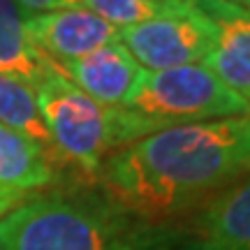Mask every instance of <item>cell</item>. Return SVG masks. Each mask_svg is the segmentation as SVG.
<instances>
[{
  "mask_svg": "<svg viewBox=\"0 0 250 250\" xmlns=\"http://www.w3.org/2000/svg\"><path fill=\"white\" fill-rule=\"evenodd\" d=\"M227 2H236V5H241V7H248L250 9V0H227Z\"/></svg>",
  "mask_w": 250,
  "mask_h": 250,
  "instance_id": "2e32d148",
  "label": "cell"
},
{
  "mask_svg": "<svg viewBox=\"0 0 250 250\" xmlns=\"http://www.w3.org/2000/svg\"><path fill=\"white\" fill-rule=\"evenodd\" d=\"M195 250H250V174L206 206Z\"/></svg>",
  "mask_w": 250,
  "mask_h": 250,
  "instance_id": "9c48e42d",
  "label": "cell"
},
{
  "mask_svg": "<svg viewBox=\"0 0 250 250\" xmlns=\"http://www.w3.org/2000/svg\"><path fill=\"white\" fill-rule=\"evenodd\" d=\"M195 2L213 26V46L202 65L250 104V9L227 0Z\"/></svg>",
  "mask_w": 250,
  "mask_h": 250,
  "instance_id": "52a82bcc",
  "label": "cell"
},
{
  "mask_svg": "<svg viewBox=\"0 0 250 250\" xmlns=\"http://www.w3.org/2000/svg\"><path fill=\"white\" fill-rule=\"evenodd\" d=\"M192 5L195 0H83L81 7L90 9L114 28L123 30L153 19L179 14Z\"/></svg>",
  "mask_w": 250,
  "mask_h": 250,
  "instance_id": "4fadbf2b",
  "label": "cell"
},
{
  "mask_svg": "<svg viewBox=\"0 0 250 250\" xmlns=\"http://www.w3.org/2000/svg\"><path fill=\"white\" fill-rule=\"evenodd\" d=\"M0 123L33 139L51 160L54 153H58L37 107L35 88L2 72H0Z\"/></svg>",
  "mask_w": 250,
  "mask_h": 250,
  "instance_id": "7c38bea8",
  "label": "cell"
},
{
  "mask_svg": "<svg viewBox=\"0 0 250 250\" xmlns=\"http://www.w3.org/2000/svg\"><path fill=\"white\" fill-rule=\"evenodd\" d=\"M28 14L17 0H0V72L40 86L54 67L28 35Z\"/></svg>",
  "mask_w": 250,
  "mask_h": 250,
  "instance_id": "8fae6325",
  "label": "cell"
},
{
  "mask_svg": "<svg viewBox=\"0 0 250 250\" xmlns=\"http://www.w3.org/2000/svg\"><path fill=\"white\" fill-rule=\"evenodd\" d=\"M0 250H167L160 232L107 197H30L0 220Z\"/></svg>",
  "mask_w": 250,
  "mask_h": 250,
  "instance_id": "7a4b0ae2",
  "label": "cell"
},
{
  "mask_svg": "<svg viewBox=\"0 0 250 250\" xmlns=\"http://www.w3.org/2000/svg\"><path fill=\"white\" fill-rule=\"evenodd\" d=\"M23 7L28 17L30 14H42V12H51V9H67V7H81L83 0H17Z\"/></svg>",
  "mask_w": 250,
  "mask_h": 250,
  "instance_id": "5bb4252c",
  "label": "cell"
},
{
  "mask_svg": "<svg viewBox=\"0 0 250 250\" xmlns=\"http://www.w3.org/2000/svg\"><path fill=\"white\" fill-rule=\"evenodd\" d=\"M54 67L88 98L114 109H127L144 74V67L121 40Z\"/></svg>",
  "mask_w": 250,
  "mask_h": 250,
  "instance_id": "ba28073f",
  "label": "cell"
},
{
  "mask_svg": "<svg viewBox=\"0 0 250 250\" xmlns=\"http://www.w3.org/2000/svg\"><path fill=\"white\" fill-rule=\"evenodd\" d=\"M121 42L148 72L204 62L213 46V26L197 7L121 30Z\"/></svg>",
  "mask_w": 250,
  "mask_h": 250,
  "instance_id": "5b68a950",
  "label": "cell"
},
{
  "mask_svg": "<svg viewBox=\"0 0 250 250\" xmlns=\"http://www.w3.org/2000/svg\"><path fill=\"white\" fill-rule=\"evenodd\" d=\"M127 109L167 127L250 116L248 102L202 62L160 72L144 70Z\"/></svg>",
  "mask_w": 250,
  "mask_h": 250,
  "instance_id": "277c9868",
  "label": "cell"
},
{
  "mask_svg": "<svg viewBox=\"0 0 250 250\" xmlns=\"http://www.w3.org/2000/svg\"><path fill=\"white\" fill-rule=\"evenodd\" d=\"M28 35L51 65L77 61L95 49L121 40V30L93 14L86 7L51 9L30 14L26 21Z\"/></svg>",
  "mask_w": 250,
  "mask_h": 250,
  "instance_id": "8992f818",
  "label": "cell"
},
{
  "mask_svg": "<svg viewBox=\"0 0 250 250\" xmlns=\"http://www.w3.org/2000/svg\"><path fill=\"white\" fill-rule=\"evenodd\" d=\"M21 202H23V195H17V192H12V190H2V188H0V220L17 204H21Z\"/></svg>",
  "mask_w": 250,
  "mask_h": 250,
  "instance_id": "9a60e30c",
  "label": "cell"
},
{
  "mask_svg": "<svg viewBox=\"0 0 250 250\" xmlns=\"http://www.w3.org/2000/svg\"><path fill=\"white\" fill-rule=\"evenodd\" d=\"M54 179V160L26 134L0 123V188L26 197L51 186Z\"/></svg>",
  "mask_w": 250,
  "mask_h": 250,
  "instance_id": "30bf717a",
  "label": "cell"
},
{
  "mask_svg": "<svg viewBox=\"0 0 250 250\" xmlns=\"http://www.w3.org/2000/svg\"><path fill=\"white\" fill-rule=\"evenodd\" d=\"M35 95L56 151L88 174H98L100 165L114 151L167 127L132 109L100 104L56 67L40 81Z\"/></svg>",
  "mask_w": 250,
  "mask_h": 250,
  "instance_id": "3957f363",
  "label": "cell"
},
{
  "mask_svg": "<svg viewBox=\"0 0 250 250\" xmlns=\"http://www.w3.org/2000/svg\"><path fill=\"white\" fill-rule=\"evenodd\" d=\"M250 174V116L160 127L100 165L107 199L139 220L176 215Z\"/></svg>",
  "mask_w": 250,
  "mask_h": 250,
  "instance_id": "6da1fadb",
  "label": "cell"
}]
</instances>
